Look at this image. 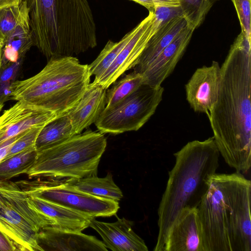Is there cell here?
<instances>
[{"label":"cell","instance_id":"19","mask_svg":"<svg viewBox=\"0 0 251 251\" xmlns=\"http://www.w3.org/2000/svg\"><path fill=\"white\" fill-rule=\"evenodd\" d=\"M182 15L176 16L162 25L152 35L142 52L133 71L142 74L153 60L186 26Z\"/></svg>","mask_w":251,"mask_h":251},{"label":"cell","instance_id":"30","mask_svg":"<svg viewBox=\"0 0 251 251\" xmlns=\"http://www.w3.org/2000/svg\"><path fill=\"white\" fill-rule=\"evenodd\" d=\"M43 127H34L24 132L12 145L4 159L9 158L35 145L36 138Z\"/></svg>","mask_w":251,"mask_h":251},{"label":"cell","instance_id":"17","mask_svg":"<svg viewBox=\"0 0 251 251\" xmlns=\"http://www.w3.org/2000/svg\"><path fill=\"white\" fill-rule=\"evenodd\" d=\"M106 103V89L94 82L89 83L78 102L66 113L76 134L95 123Z\"/></svg>","mask_w":251,"mask_h":251},{"label":"cell","instance_id":"7","mask_svg":"<svg viewBox=\"0 0 251 251\" xmlns=\"http://www.w3.org/2000/svg\"><path fill=\"white\" fill-rule=\"evenodd\" d=\"M52 222L27 202L16 182L0 180V231L17 251H43L38 233Z\"/></svg>","mask_w":251,"mask_h":251},{"label":"cell","instance_id":"2","mask_svg":"<svg viewBox=\"0 0 251 251\" xmlns=\"http://www.w3.org/2000/svg\"><path fill=\"white\" fill-rule=\"evenodd\" d=\"M251 182L214 174L197 207L204 251H251Z\"/></svg>","mask_w":251,"mask_h":251},{"label":"cell","instance_id":"8","mask_svg":"<svg viewBox=\"0 0 251 251\" xmlns=\"http://www.w3.org/2000/svg\"><path fill=\"white\" fill-rule=\"evenodd\" d=\"M161 86L142 84L135 92L109 109H104L95 125L102 133L137 131L154 114L161 101Z\"/></svg>","mask_w":251,"mask_h":251},{"label":"cell","instance_id":"15","mask_svg":"<svg viewBox=\"0 0 251 251\" xmlns=\"http://www.w3.org/2000/svg\"><path fill=\"white\" fill-rule=\"evenodd\" d=\"M116 217L117 221L114 223L101 222L93 218L89 226L100 235L106 248L113 251H148L144 241L132 229L133 222Z\"/></svg>","mask_w":251,"mask_h":251},{"label":"cell","instance_id":"25","mask_svg":"<svg viewBox=\"0 0 251 251\" xmlns=\"http://www.w3.org/2000/svg\"><path fill=\"white\" fill-rule=\"evenodd\" d=\"M143 83V77L134 71L115 81L106 91V103L104 109H109L135 92Z\"/></svg>","mask_w":251,"mask_h":251},{"label":"cell","instance_id":"28","mask_svg":"<svg viewBox=\"0 0 251 251\" xmlns=\"http://www.w3.org/2000/svg\"><path fill=\"white\" fill-rule=\"evenodd\" d=\"M23 60L15 63L2 64L0 69V102L4 104L9 100L10 87L15 80Z\"/></svg>","mask_w":251,"mask_h":251},{"label":"cell","instance_id":"20","mask_svg":"<svg viewBox=\"0 0 251 251\" xmlns=\"http://www.w3.org/2000/svg\"><path fill=\"white\" fill-rule=\"evenodd\" d=\"M29 18L18 24L3 42L2 64L23 60L34 46Z\"/></svg>","mask_w":251,"mask_h":251},{"label":"cell","instance_id":"33","mask_svg":"<svg viewBox=\"0 0 251 251\" xmlns=\"http://www.w3.org/2000/svg\"><path fill=\"white\" fill-rule=\"evenodd\" d=\"M0 251H17L12 243L0 231Z\"/></svg>","mask_w":251,"mask_h":251},{"label":"cell","instance_id":"13","mask_svg":"<svg viewBox=\"0 0 251 251\" xmlns=\"http://www.w3.org/2000/svg\"><path fill=\"white\" fill-rule=\"evenodd\" d=\"M163 251H204L197 208L181 210L167 233Z\"/></svg>","mask_w":251,"mask_h":251},{"label":"cell","instance_id":"29","mask_svg":"<svg viewBox=\"0 0 251 251\" xmlns=\"http://www.w3.org/2000/svg\"><path fill=\"white\" fill-rule=\"evenodd\" d=\"M241 27V31L251 38V0H231Z\"/></svg>","mask_w":251,"mask_h":251},{"label":"cell","instance_id":"11","mask_svg":"<svg viewBox=\"0 0 251 251\" xmlns=\"http://www.w3.org/2000/svg\"><path fill=\"white\" fill-rule=\"evenodd\" d=\"M219 63L198 68L185 85L186 100L197 112L207 115L217 101L220 81Z\"/></svg>","mask_w":251,"mask_h":251},{"label":"cell","instance_id":"1","mask_svg":"<svg viewBox=\"0 0 251 251\" xmlns=\"http://www.w3.org/2000/svg\"><path fill=\"white\" fill-rule=\"evenodd\" d=\"M220 68L217 101L207 116L220 155L245 173L251 166V39L243 32Z\"/></svg>","mask_w":251,"mask_h":251},{"label":"cell","instance_id":"36","mask_svg":"<svg viewBox=\"0 0 251 251\" xmlns=\"http://www.w3.org/2000/svg\"><path fill=\"white\" fill-rule=\"evenodd\" d=\"M3 105L4 104L2 103L1 102H0V111L1 110L3 106Z\"/></svg>","mask_w":251,"mask_h":251},{"label":"cell","instance_id":"22","mask_svg":"<svg viewBox=\"0 0 251 251\" xmlns=\"http://www.w3.org/2000/svg\"><path fill=\"white\" fill-rule=\"evenodd\" d=\"M76 135L67 114L57 117L44 126L35 141L37 151L61 144Z\"/></svg>","mask_w":251,"mask_h":251},{"label":"cell","instance_id":"34","mask_svg":"<svg viewBox=\"0 0 251 251\" xmlns=\"http://www.w3.org/2000/svg\"><path fill=\"white\" fill-rule=\"evenodd\" d=\"M22 0H0V8L19 4Z\"/></svg>","mask_w":251,"mask_h":251},{"label":"cell","instance_id":"31","mask_svg":"<svg viewBox=\"0 0 251 251\" xmlns=\"http://www.w3.org/2000/svg\"><path fill=\"white\" fill-rule=\"evenodd\" d=\"M145 7L149 11H152L158 7L179 6L178 0H131Z\"/></svg>","mask_w":251,"mask_h":251},{"label":"cell","instance_id":"27","mask_svg":"<svg viewBox=\"0 0 251 251\" xmlns=\"http://www.w3.org/2000/svg\"><path fill=\"white\" fill-rule=\"evenodd\" d=\"M28 18V9L25 0L19 4L0 8V38L4 42L18 24Z\"/></svg>","mask_w":251,"mask_h":251},{"label":"cell","instance_id":"32","mask_svg":"<svg viewBox=\"0 0 251 251\" xmlns=\"http://www.w3.org/2000/svg\"><path fill=\"white\" fill-rule=\"evenodd\" d=\"M23 133L6 141L0 145V163L5 158L12 145Z\"/></svg>","mask_w":251,"mask_h":251},{"label":"cell","instance_id":"26","mask_svg":"<svg viewBox=\"0 0 251 251\" xmlns=\"http://www.w3.org/2000/svg\"><path fill=\"white\" fill-rule=\"evenodd\" d=\"M188 27L194 31L204 21L217 0H178Z\"/></svg>","mask_w":251,"mask_h":251},{"label":"cell","instance_id":"23","mask_svg":"<svg viewBox=\"0 0 251 251\" xmlns=\"http://www.w3.org/2000/svg\"><path fill=\"white\" fill-rule=\"evenodd\" d=\"M136 29L135 26L118 42L109 40L96 59L88 65L90 75L95 76L94 81L99 79L109 68L120 51L133 35Z\"/></svg>","mask_w":251,"mask_h":251},{"label":"cell","instance_id":"16","mask_svg":"<svg viewBox=\"0 0 251 251\" xmlns=\"http://www.w3.org/2000/svg\"><path fill=\"white\" fill-rule=\"evenodd\" d=\"M38 242L43 251H106L103 242L81 232L60 230L52 226L42 229Z\"/></svg>","mask_w":251,"mask_h":251},{"label":"cell","instance_id":"3","mask_svg":"<svg viewBox=\"0 0 251 251\" xmlns=\"http://www.w3.org/2000/svg\"><path fill=\"white\" fill-rule=\"evenodd\" d=\"M34 46L49 59L73 56L97 45L87 0H25Z\"/></svg>","mask_w":251,"mask_h":251},{"label":"cell","instance_id":"10","mask_svg":"<svg viewBox=\"0 0 251 251\" xmlns=\"http://www.w3.org/2000/svg\"><path fill=\"white\" fill-rule=\"evenodd\" d=\"M152 11L136 26L133 35L120 51L106 71L93 82L107 89L126 71L133 68L152 35L161 26Z\"/></svg>","mask_w":251,"mask_h":251},{"label":"cell","instance_id":"24","mask_svg":"<svg viewBox=\"0 0 251 251\" xmlns=\"http://www.w3.org/2000/svg\"><path fill=\"white\" fill-rule=\"evenodd\" d=\"M37 156L35 145L3 159L0 163V180H6L23 174H26Z\"/></svg>","mask_w":251,"mask_h":251},{"label":"cell","instance_id":"6","mask_svg":"<svg viewBox=\"0 0 251 251\" xmlns=\"http://www.w3.org/2000/svg\"><path fill=\"white\" fill-rule=\"evenodd\" d=\"M107 140L100 132L87 129L58 145L37 151L27 171L29 178L79 179L97 175Z\"/></svg>","mask_w":251,"mask_h":251},{"label":"cell","instance_id":"5","mask_svg":"<svg viewBox=\"0 0 251 251\" xmlns=\"http://www.w3.org/2000/svg\"><path fill=\"white\" fill-rule=\"evenodd\" d=\"M91 76L88 65L80 64L76 57H52L38 74L13 82L9 100L62 116L79 100Z\"/></svg>","mask_w":251,"mask_h":251},{"label":"cell","instance_id":"12","mask_svg":"<svg viewBox=\"0 0 251 251\" xmlns=\"http://www.w3.org/2000/svg\"><path fill=\"white\" fill-rule=\"evenodd\" d=\"M57 117L51 111L17 101L0 116V145L30 128L43 127Z\"/></svg>","mask_w":251,"mask_h":251},{"label":"cell","instance_id":"9","mask_svg":"<svg viewBox=\"0 0 251 251\" xmlns=\"http://www.w3.org/2000/svg\"><path fill=\"white\" fill-rule=\"evenodd\" d=\"M27 195H35L94 218L116 214L119 202L77 190L65 181H17Z\"/></svg>","mask_w":251,"mask_h":251},{"label":"cell","instance_id":"18","mask_svg":"<svg viewBox=\"0 0 251 251\" xmlns=\"http://www.w3.org/2000/svg\"><path fill=\"white\" fill-rule=\"evenodd\" d=\"M26 195L28 205L47 217L52 222V227L56 228L64 231L81 232L89 226L90 221L94 218L39 196Z\"/></svg>","mask_w":251,"mask_h":251},{"label":"cell","instance_id":"14","mask_svg":"<svg viewBox=\"0 0 251 251\" xmlns=\"http://www.w3.org/2000/svg\"><path fill=\"white\" fill-rule=\"evenodd\" d=\"M193 31L187 26L165 48L141 74L143 84L153 86L161 85L183 55Z\"/></svg>","mask_w":251,"mask_h":251},{"label":"cell","instance_id":"35","mask_svg":"<svg viewBox=\"0 0 251 251\" xmlns=\"http://www.w3.org/2000/svg\"><path fill=\"white\" fill-rule=\"evenodd\" d=\"M3 46V41L0 38V69L1 68V65H2V51Z\"/></svg>","mask_w":251,"mask_h":251},{"label":"cell","instance_id":"21","mask_svg":"<svg viewBox=\"0 0 251 251\" xmlns=\"http://www.w3.org/2000/svg\"><path fill=\"white\" fill-rule=\"evenodd\" d=\"M74 188L95 197L119 202L123 197L120 188L115 183L112 175L108 173L104 177L97 175L65 181Z\"/></svg>","mask_w":251,"mask_h":251},{"label":"cell","instance_id":"4","mask_svg":"<svg viewBox=\"0 0 251 251\" xmlns=\"http://www.w3.org/2000/svg\"><path fill=\"white\" fill-rule=\"evenodd\" d=\"M174 155L175 164L169 172L157 210L154 251H163L167 233L181 210L198 207L219 166L220 153L213 136L189 142Z\"/></svg>","mask_w":251,"mask_h":251}]
</instances>
